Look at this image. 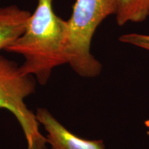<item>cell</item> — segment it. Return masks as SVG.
<instances>
[{
	"label": "cell",
	"mask_w": 149,
	"mask_h": 149,
	"mask_svg": "<svg viewBox=\"0 0 149 149\" xmlns=\"http://www.w3.org/2000/svg\"><path fill=\"white\" fill-rule=\"evenodd\" d=\"M116 0H76L65 24L64 50L67 64L79 76L97 77L102 65L91 52L92 39L100 24L115 15Z\"/></svg>",
	"instance_id": "7a4b0ae2"
},
{
	"label": "cell",
	"mask_w": 149,
	"mask_h": 149,
	"mask_svg": "<svg viewBox=\"0 0 149 149\" xmlns=\"http://www.w3.org/2000/svg\"><path fill=\"white\" fill-rule=\"evenodd\" d=\"M53 0H37L25 31L6 48L8 53L22 55L20 69L32 75L40 85H46L56 67L67 64L64 50L65 24L55 13Z\"/></svg>",
	"instance_id": "6da1fadb"
},
{
	"label": "cell",
	"mask_w": 149,
	"mask_h": 149,
	"mask_svg": "<svg viewBox=\"0 0 149 149\" xmlns=\"http://www.w3.org/2000/svg\"><path fill=\"white\" fill-rule=\"evenodd\" d=\"M115 15L119 26L144 22L149 15V0H116Z\"/></svg>",
	"instance_id": "8992f818"
},
{
	"label": "cell",
	"mask_w": 149,
	"mask_h": 149,
	"mask_svg": "<svg viewBox=\"0 0 149 149\" xmlns=\"http://www.w3.org/2000/svg\"><path fill=\"white\" fill-rule=\"evenodd\" d=\"M31 14L15 4L0 6V51L22 36Z\"/></svg>",
	"instance_id": "5b68a950"
},
{
	"label": "cell",
	"mask_w": 149,
	"mask_h": 149,
	"mask_svg": "<svg viewBox=\"0 0 149 149\" xmlns=\"http://www.w3.org/2000/svg\"><path fill=\"white\" fill-rule=\"evenodd\" d=\"M119 40L121 42L131 44L149 51V35L128 33L121 35Z\"/></svg>",
	"instance_id": "52a82bcc"
},
{
	"label": "cell",
	"mask_w": 149,
	"mask_h": 149,
	"mask_svg": "<svg viewBox=\"0 0 149 149\" xmlns=\"http://www.w3.org/2000/svg\"><path fill=\"white\" fill-rule=\"evenodd\" d=\"M35 115L47 133L46 138L51 149H105L103 140H89L78 137L63 126L46 109H37Z\"/></svg>",
	"instance_id": "277c9868"
},
{
	"label": "cell",
	"mask_w": 149,
	"mask_h": 149,
	"mask_svg": "<svg viewBox=\"0 0 149 149\" xmlns=\"http://www.w3.org/2000/svg\"><path fill=\"white\" fill-rule=\"evenodd\" d=\"M36 79L22 72L14 61L0 55V109L13 113L23 130L27 149H47V140L41 133L36 115L24 100L33 94Z\"/></svg>",
	"instance_id": "3957f363"
}]
</instances>
